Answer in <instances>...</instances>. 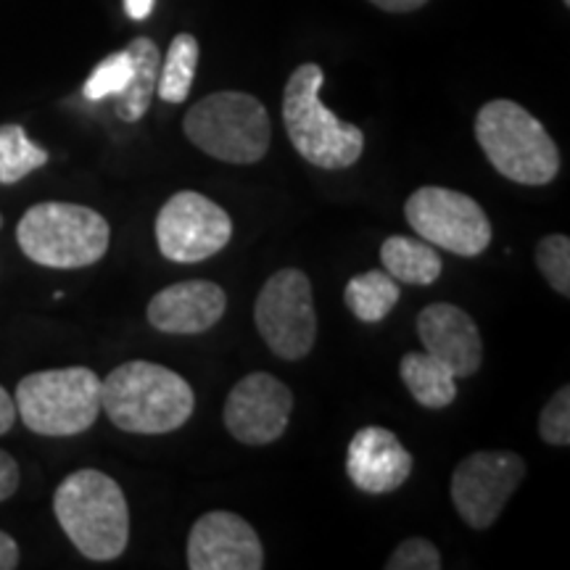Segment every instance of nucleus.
<instances>
[{"instance_id":"f257e3e1","label":"nucleus","mask_w":570,"mask_h":570,"mask_svg":"<svg viewBox=\"0 0 570 570\" xmlns=\"http://www.w3.org/2000/svg\"><path fill=\"white\" fill-rule=\"evenodd\" d=\"M196 410L190 383L156 362L132 360L101 381V412L119 431L159 436L188 423Z\"/></svg>"},{"instance_id":"f03ea898","label":"nucleus","mask_w":570,"mask_h":570,"mask_svg":"<svg viewBox=\"0 0 570 570\" xmlns=\"http://www.w3.org/2000/svg\"><path fill=\"white\" fill-rule=\"evenodd\" d=\"M53 512L61 531L82 558L117 560L130 541V508L125 491L101 470H77L59 483Z\"/></svg>"},{"instance_id":"7ed1b4c3","label":"nucleus","mask_w":570,"mask_h":570,"mask_svg":"<svg viewBox=\"0 0 570 570\" xmlns=\"http://www.w3.org/2000/svg\"><path fill=\"white\" fill-rule=\"evenodd\" d=\"M325 71L320 63H302L283 90V125L296 154L327 173L348 169L365 151V132L338 119L320 101Z\"/></svg>"},{"instance_id":"20e7f679","label":"nucleus","mask_w":570,"mask_h":570,"mask_svg":"<svg viewBox=\"0 0 570 570\" xmlns=\"http://www.w3.org/2000/svg\"><path fill=\"white\" fill-rule=\"evenodd\" d=\"M17 244L35 265L80 269L104 259L111 244V227L104 214L90 206L42 202L19 219Z\"/></svg>"},{"instance_id":"39448f33","label":"nucleus","mask_w":570,"mask_h":570,"mask_svg":"<svg viewBox=\"0 0 570 570\" xmlns=\"http://www.w3.org/2000/svg\"><path fill=\"white\" fill-rule=\"evenodd\" d=\"M475 140L499 175L518 185H550L560 151L533 114L508 98L489 101L475 117Z\"/></svg>"},{"instance_id":"423d86ee","label":"nucleus","mask_w":570,"mask_h":570,"mask_svg":"<svg viewBox=\"0 0 570 570\" xmlns=\"http://www.w3.org/2000/svg\"><path fill=\"white\" fill-rule=\"evenodd\" d=\"M185 138L198 151L225 164H256L265 159L273 127L259 98L238 90L212 92L185 114Z\"/></svg>"},{"instance_id":"0eeeda50","label":"nucleus","mask_w":570,"mask_h":570,"mask_svg":"<svg viewBox=\"0 0 570 570\" xmlns=\"http://www.w3.org/2000/svg\"><path fill=\"white\" fill-rule=\"evenodd\" d=\"M17 415L40 436H77L101 415V377L90 367L40 370L21 377Z\"/></svg>"},{"instance_id":"6e6552de","label":"nucleus","mask_w":570,"mask_h":570,"mask_svg":"<svg viewBox=\"0 0 570 570\" xmlns=\"http://www.w3.org/2000/svg\"><path fill=\"white\" fill-rule=\"evenodd\" d=\"M254 320L269 352L285 362L304 360L317 338V312L309 277L296 267L277 269L256 296Z\"/></svg>"},{"instance_id":"1a4fd4ad","label":"nucleus","mask_w":570,"mask_h":570,"mask_svg":"<svg viewBox=\"0 0 570 570\" xmlns=\"http://www.w3.org/2000/svg\"><path fill=\"white\" fill-rule=\"evenodd\" d=\"M404 214L420 238L458 256H479L491 244V223L483 206L460 190L425 185L404 204Z\"/></svg>"},{"instance_id":"9d476101","label":"nucleus","mask_w":570,"mask_h":570,"mask_svg":"<svg viewBox=\"0 0 570 570\" xmlns=\"http://www.w3.org/2000/svg\"><path fill=\"white\" fill-rule=\"evenodd\" d=\"M154 233L164 259L196 265L230 244L233 219L212 198L196 190H180L156 214Z\"/></svg>"},{"instance_id":"9b49d317","label":"nucleus","mask_w":570,"mask_h":570,"mask_svg":"<svg viewBox=\"0 0 570 570\" xmlns=\"http://www.w3.org/2000/svg\"><path fill=\"white\" fill-rule=\"evenodd\" d=\"M525 479V462L515 452H475L454 468L452 502L470 529L487 531Z\"/></svg>"},{"instance_id":"f8f14e48","label":"nucleus","mask_w":570,"mask_h":570,"mask_svg":"<svg viewBox=\"0 0 570 570\" xmlns=\"http://www.w3.org/2000/svg\"><path fill=\"white\" fill-rule=\"evenodd\" d=\"M294 410V394L269 373H252L235 383L225 402V425L246 446H267L285 433Z\"/></svg>"},{"instance_id":"ddd939ff","label":"nucleus","mask_w":570,"mask_h":570,"mask_svg":"<svg viewBox=\"0 0 570 570\" xmlns=\"http://www.w3.org/2000/svg\"><path fill=\"white\" fill-rule=\"evenodd\" d=\"M190 570H262L265 550L254 525L235 512L214 510L194 523L188 537Z\"/></svg>"},{"instance_id":"4468645a","label":"nucleus","mask_w":570,"mask_h":570,"mask_svg":"<svg viewBox=\"0 0 570 570\" xmlns=\"http://www.w3.org/2000/svg\"><path fill=\"white\" fill-rule=\"evenodd\" d=\"M417 336L425 352L454 377H470L481 370L483 341L475 320L454 304H431L417 315Z\"/></svg>"},{"instance_id":"2eb2a0df","label":"nucleus","mask_w":570,"mask_h":570,"mask_svg":"<svg viewBox=\"0 0 570 570\" xmlns=\"http://www.w3.org/2000/svg\"><path fill=\"white\" fill-rule=\"evenodd\" d=\"M346 475L365 494H391L412 475V454L389 428L367 425L348 441Z\"/></svg>"},{"instance_id":"dca6fc26","label":"nucleus","mask_w":570,"mask_h":570,"mask_svg":"<svg viewBox=\"0 0 570 570\" xmlns=\"http://www.w3.org/2000/svg\"><path fill=\"white\" fill-rule=\"evenodd\" d=\"M227 309L223 285L212 281H185L161 288L148 302V323L169 336H198L212 331Z\"/></svg>"},{"instance_id":"f3484780","label":"nucleus","mask_w":570,"mask_h":570,"mask_svg":"<svg viewBox=\"0 0 570 570\" xmlns=\"http://www.w3.org/2000/svg\"><path fill=\"white\" fill-rule=\"evenodd\" d=\"M127 53H130L132 59V77L130 85L117 96L114 111H117V117L122 119V122H140L156 96L161 56L151 38H135L130 46H127Z\"/></svg>"},{"instance_id":"a211bd4d","label":"nucleus","mask_w":570,"mask_h":570,"mask_svg":"<svg viewBox=\"0 0 570 570\" xmlns=\"http://www.w3.org/2000/svg\"><path fill=\"white\" fill-rule=\"evenodd\" d=\"M381 262L396 283L407 285H433L444 269L436 246H431L428 240L423 244V240L407 238V235H391L383 240Z\"/></svg>"},{"instance_id":"6ab92c4d","label":"nucleus","mask_w":570,"mask_h":570,"mask_svg":"<svg viewBox=\"0 0 570 570\" xmlns=\"http://www.w3.org/2000/svg\"><path fill=\"white\" fill-rule=\"evenodd\" d=\"M399 373L420 407L444 410L458 399V377L428 352L404 354Z\"/></svg>"},{"instance_id":"aec40b11","label":"nucleus","mask_w":570,"mask_h":570,"mask_svg":"<svg viewBox=\"0 0 570 570\" xmlns=\"http://www.w3.org/2000/svg\"><path fill=\"white\" fill-rule=\"evenodd\" d=\"M399 296V283L386 269H370V273L354 275L344 288V302L352 315L362 323H381L391 315Z\"/></svg>"},{"instance_id":"412c9836","label":"nucleus","mask_w":570,"mask_h":570,"mask_svg":"<svg viewBox=\"0 0 570 570\" xmlns=\"http://www.w3.org/2000/svg\"><path fill=\"white\" fill-rule=\"evenodd\" d=\"M202 48L194 35L180 32L169 46L167 56H164L159 67V82H156V92L161 101L167 104H183L190 96L196 80V67Z\"/></svg>"},{"instance_id":"4be33fe9","label":"nucleus","mask_w":570,"mask_h":570,"mask_svg":"<svg viewBox=\"0 0 570 570\" xmlns=\"http://www.w3.org/2000/svg\"><path fill=\"white\" fill-rule=\"evenodd\" d=\"M46 148L35 146L21 125H0V185H13L46 167Z\"/></svg>"},{"instance_id":"5701e85b","label":"nucleus","mask_w":570,"mask_h":570,"mask_svg":"<svg viewBox=\"0 0 570 570\" xmlns=\"http://www.w3.org/2000/svg\"><path fill=\"white\" fill-rule=\"evenodd\" d=\"M130 77H132V59L125 48V51L106 56V59L90 71L82 92L88 101H104V98L109 96H119V92L130 85Z\"/></svg>"},{"instance_id":"b1692460","label":"nucleus","mask_w":570,"mask_h":570,"mask_svg":"<svg viewBox=\"0 0 570 570\" xmlns=\"http://www.w3.org/2000/svg\"><path fill=\"white\" fill-rule=\"evenodd\" d=\"M539 273L547 277L554 294L570 296V238L568 235H547L537 244Z\"/></svg>"},{"instance_id":"393cba45","label":"nucleus","mask_w":570,"mask_h":570,"mask_svg":"<svg viewBox=\"0 0 570 570\" xmlns=\"http://www.w3.org/2000/svg\"><path fill=\"white\" fill-rule=\"evenodd\" d=\"M539 436L552 446L570 444V386L554 391L539 415Z\"/></svg>"},{"instance_id":"a878e982","label":"nucleus","mask_w":570,"mask_h":570,"mask_svg":"<svg viewBox=\"0 0 570 570\" xmlns=\"http://www.w3.org/2000/svg\"><path fill=\"white\" fill-rule=\"evenodd\" d=\"M441 552L423 537L404 539L386 560V570H439Z\"/></svg>"},{"instance_id":"bb28decb","label":"nucleus","mask_w":570,"mask_h":570,"mask_svg":"<svg viewBox=\"0 0 570 570\" xmlns=\"http://www.w3.org/2000/svg\"><path fill=\"white\" fill-rule=\"evenodd\" d=\"M19 481H21L19 462L13 460L9 452H3V449H0V502H6V499H11L13 494H17Z\"/></svg>"},{"instance_id":"cd10ccee","label":"nucleus","mask_w":570,"mask_h":570,"mask_svg":"<svg viewBox=\"0 0 570 570\" xmlns=\"http://www.w3.org/2000/svg\"><path fill=\"white\" fill-rule=\"evenodd\" d=\"M17 402H13V396L6 391L3 386H0V436L3 433H9L13 423H17Z\"/></svg>"},{"instance_id":"c85d7f7f","label":"nucleus","mask_w":570,"mask_h":570,"mask_svg":"<svg viewBox=\"0 0 570 570\" xmlns=\"http://www.w3.org/2000/svg\"><path fill=\"white\" fill-rule=\"evenodd\" d=\"M19 568V544L6 531H0V570Z\"/></svg>"},{"instance_id":"c756f323","label":"nucleus","mask_w":570,"mask_h":570,"mask_svg":"<svg viewBox=\"0 0 570 570\" xmlns=\"http://www.w3.org/2000/svg\"><path fill=\"white\" fill-rule=\"evenodd\" d=\"M370 3L389 13H410L423 9L428 0H370Z\"/></svg>"},{"instance_id":"7c9ffc66","label":"nucleus","mask_w":570,"mask_h":570,"mask_svg":"<svg viewBox=\"0 0 570 570\" xmlns=\"http://www.w3.org/2000/svg\"><path fill=\"white\" fill-rule=\"evenodd\" d=\"M125 11L130 19L142 21V19L151 17L154 0H125Z\"/></svg>"},{"instance_id":"2f4dec72","label":"nucleus","mask_w":570,"mask_h":570,"mask_svg":"<svg viewBox=\"0 0 570 570\" xmlns=\"http://www.w3.org/2000/svg\"><path fill=\"white\" fill-rule=\"evenodd\" d=\"M0 227H3V214H0Z\"/></svg>"},{"instance_id":"473e14b6","label":"nucleus","mask_w":570,"mask_h":570,"mask_svg":"<svg viewBox=\"0 0 570 570\" xmlns=\"http://www.w3.org/2000/svg\"><path fill=\"white\" fill-rule=\"evenodd\" d=\"M562 3H566V6H570V0H562Z\"/></svg>"}]
</instances>
